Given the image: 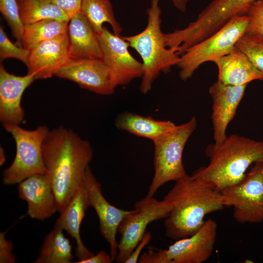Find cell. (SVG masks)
<instances>
[{
	"label": "cell",
	"instance_id": "cell-1",
	"mask_svg": "<svg viewBox=\"0 0 263 263\" xmlns=\"http://www.w3.org/2000/svg\"><path fill=\"white\" fill-rule=\"evenodd\" d=\"M42 153L45 173L60 212L83 182L93 157V149L88 140L72 130L59 126L49 131L43 143Z\"/></svg>",
	"mask_w": 263,
	"mask_h": 263
},
{
	"label": "cell",
	"instance_id": "cell-2",
	"mask_svg": "<svg viewBox=\"0 0 263 263\" xmlns=\"http://www.w3.org/2000/svg\"><path fill=\"white\" fill-rule=\"evenodd\" d=\"M175 182L164 198L173 205L164 227L167 237L177 240L195 234L204 225L207 215L227 207L220 190L192 175Z\"/></svg>",
	"mask_w": 263,
	"mask_h": 263
},
{
	"label": "cell",
	"instance_id": "cell-3",
	"mask_svg": "<svg viewBox=\"0 0 263 263\" xmlns=\"http://www.w3.org/2000/svg\"><path fill=\"white\" fill-rule=\"evenodd\" d=\"M206 152L208 165L191 175L221 190L241 181L250 166L263 160V141L232 134L219 146L208 147Z\"/></svg>",
	"mask_w": 263,
	"mask_h": 263
},
{
	"label": "cell",
	"instance_id": "cell-4",
	"mask_svg": "<svg viewBox=\"0 0 263 263\" xmlns=\"http://www.w3.org/2000/svg\"><path fill=\"white\" fill-rule=\"evenodd\" d=\"M160 0H151L147 11L148 20L141 32L123 38L140 56L143 74L140 85L142 93L147 94L161 73L167 74L177 65L180 59L177 48L167 47L165 34L161 30Z\"/></svg>",
	"mask_w": 263,
	"mask_h": 263
},
{
	"label": "cell",
	"instance_id": "cell-5",
	"mask_svg": "<svg viewBox=\"0 0 263 263\" xmlns=\"http://www.w3.org/2000/svg\"><path fill=\"white\" fill-rule=\"evenodd\" d=\"M197 126L192 116L188 121L176 125L171 132L153 142L154 175L146 196L152 197L166 183L176 181L187 174L183 163L185 145Z\"/></svg>",
	"mask_w": 263,
	"mask_h": 263
},
{
	"label": "cell",
	"instance_id": "cell-6",
	"mask_svg": "<svg viewBox=\"0 0 263 263\" xmlns=\"http://www.w3.org/2000/svg\"><path fill=\"white\" fill-rule=\"evenodd\" d=\"M248 21L247 15L234 16L215 34L188 49L177 65L180 78L188 80L204 63L214 62L231 52L245 34Z\"/></svg>",
	"mask_w": 263,
	"mask_h": 263
},
{
	"label": "cell",
	"instance_id": "cell-7",
	"mask_svg": "<svg viewBox=\"0 0 263 263\" xmlns=\"http://www.w3.org/2000/svg\"><path fill=\"white\" fill-rule=\"evenodd\" d=\"M5 130L14 139L16 146L15 158L2 174L5 185L19 184L35 174L45 173L42 145L49 132V128L41 125L33 130H28L19 125L2 124Z\"/></svg>",
	"mask_w": 263,
	"mask_h": 263
},
{
	"label": "cell",
	"instance_id": "cell-8",
	"mask_svg": "<svg viewBox=\"0 0 263 263\" xmlns=\"http://www.w3.org/2000/svg\"><path fill=\"white\" fill-rule=\"evenodd\" d=\"M217 225L212 219L205 222L195 234L176 240L167 249L149 247L139 257V263H202L211 256L215 246Z\"/></svg>",
	"mask_w": 263,
	"mask_h": 263
},
{
	"label": "cell",
	"instance_id": "cell-9",
	"mask_svg": "<svg viewBox=\"0 0 263 263\" xmlns=\"http://www.w3.org/2000/svg\"><path fill=\"white\" fill-rule=\"evenodd\" d=\"M134 208L121 221L118 228L121 238L115 260L118 263H125L146 232L148 225L166 219L173 205L164 199L160 201L153 197L146 196L136 202Z\"/></svg>",
	"mask_w": 263,
	"mask_h": 263
},
{
	"label": "cell",
	"instance_id": "cell-10",
	"mask_svg": "<svg viewBox=\"0 0 263 263\" xmlns=\"http://www.w3.org/2000/svg\"><path fill=\"white\" fill-rule=\"evenodd\" d=\"M235 220L242 224L263 221V160L256 162L238 183L220 190Z\"/></svg>",
	"mask_w": 263,
	"mask_h": 263
},
{
	"label": "cell",
	"instance_id": "cell-11",
	"mask_svg": "<svg viewBox=\"0 0 263 263\" xmlns=\"http://www.w3.org/2000/svg\"><path fill=\"white\" fill-rule=\"evenodd\" d=\"M99 39L101 59L109 68L116 88L142 77V63L131 55L129 43L121 35H115L104 26L99 34Z\"/></svg>",
	"mask_w": 263,
	"mask_h": 263
},
{
	"label": "cell",
	"instance_id": "cell-12",
	"mask_svg": "<svg viewBox=\"0 0 263 263\" xmlns=\"http://www.w3.org/2000/svg\"><path fill=\"white\" fill-rule=\"evenodd\" d=\"M55 76L101 95L112 94L116 88L109 68L100 58L71 57Z\"/></svg>",
	"mask_w": 263,
	"mask_h": 263
},
{
	"label": "cell",
	"instance_id": "cell-13",
	"mask_svg": "<svg viewBox=\"0 0 263 263\" xmlns=\"http://www.w3.org/2000/svg\"><path fill=\"white\" fill-rule=\"evenodd\" d=\"M84 181L87 189L91 207H93L99 219L100 233L110 246V254L114 261L117 253L118 243L116 233L119 225L131 210L121 209L111 204L102 192L101 185L91 169H86Z\"/></svg>",
	"mask_w": 263,
	"mask_h": 263
},
{
	"label": "cell",
	"instance_id": "cell-14",
	"mask_svg": "<svg viewBox=\"0 0 263 263\" xmlns=\"http://www.w3.org/2000/svg\"><path fill=\"white\" fill-rule=\"evenodd\" d=\"M247 85L225 84L217 80L210 87L209 93L213 102L211 115L214 140L213 146H219L227 137L226 133L227 126L235 115Z\"/></svg>",
	"mask_w": 263,
	"mask_h": 263
},
{
	"label": "cell",
	"instance_id": "cell-15",
	"mask_svg": "<svg viewBox=\"0 0 263 263\" xmlns=\"http://www.w3.org/2000/svg\"><path fill=\"white\" fill-rule=\"evenodd\" d=\"M71 57L68 33L43 42L30 51L26 66L27 74L36 79L55 75Z\"/></svg>",
	"mask_w": 263,
	"mask_h": 263
},
{
	"label": "cell",
	"instance_id": "cell-16",
	"mask_svg": "<svg viewBox=\"0 0 263 263\" xmlns=\"http://www.w3.org/2000/svg\"><path fill=\"white\" fill-rule=\"evenodd\" d=\"M19 197L27 203L28 215L44 220L57 211L51 182L46 173L32 175L18 184Z\"/></svg>",
	"mask_w": 263,
	"mask_h": 263
},
{
	"label": "cell",
	"instance_id": "cell-17",
	"mask_svg": "<svg viewBox=\"0 0 263 263\" xmlns=\"http://www.w3.org/2000/svg\"><path fill=\"white\" fill-rule=\"evenodd\" d=\"M36 80L29 74L16 75L0 65V120L2 124L19 125L24 120L21 99L26 89Z\"/></svg>",
	"mask_w": 263,
	"mask_h": 263
},
{
	"label": "cell",
	"instance_id": "cell-18",
	"mask_svg": "<svg viewBox=\"0 0 263 263\" xmlns=\"http://www.w3.org/2000/svg\"><path fill=\"white\" fill-rule=\"evenodd\" d=\"M91 207L89 193L84 181L77 187L60 212L54 227L66 231L75 241V255L79 261L89 258L94 253L84 244L80 236V226L87 209Z\"/></svg>",
	"mask_w": 263,
	"mask_h": 263
},
{
	"label": "cell",
	"instance_id": "cell-19",
	"mask_svg": "<svg viewBox=\"0 0 263 263\" xmlns=\"http://www.w3.org/2000/svg\"><path fill=\"white\" fill-rule=\"evenodd\" d=\"M68 34L72 57L102 58L99 34L81 11L70 19Z\"/></svg>",
	"mask_w": 263,
	"mask_h": 263
},
{
	"label": "cell",
	"instance_id": "cell-20",
	"mask_svg": "<svg viewBox=\"0 0 263 263\" xmlns=\"http://www.w3.org/2000/svg\"><path fill=\"white\" fill-rule=\"evenodd\" d=\"M214 63L218 69V81L222 83L243 85L255 80H263V74L236 46Z\"/></svg>",
	"mask_w": 263,
	"mask_h": 263
},
{
	"label": "cell",
	"instance_id": "cell-21",
	"mask_svg": "<svg viewBox=\"0 0 263 263\" xmlns=\"http://www.w3.org/2000/svg\"><path fill=\"white\" fill-rule=\"evenodd\" d=\"M116 128L135 136L155 141L162 137L176 126L170 120H160L151 116H143L135 113L124 112L116 118Z\"/></svg>",
	"mask_w": 263,
	"mask_h": 263
},
{
	"label": "cell",
	"instance_id": "cell-22",
	"mask_svg": "<svg viewBox=\"0 0 263 263\" xmlns=\"http://www.w3.org/2000/svg\"><path fill=\"white\" fill-rule=\"evenodd\" d=\"M72 247L63 230L54 227L45 237L35 263H70L73 259Z\"/></svg>",
	"mask_w": 263,
	"mask_h": 263
},
{
	"label": "cell",
	"instance_id": "cell-23",
	"mask_svg": "<svg viewBox=\"0 0 263 263\" xmlns=\"http://www.w3.org/2000/svg\"><path fill=\"white\" fill-rule=\"evenodd\" d=\"M69 21L45 19L24 25L23 47L30 51L43 42L67 33Z\"/></svg>",
	"mask_w": 263,
	"mask_h": 263
},
{
	"label": "cell",
	"instance_id": "cell-24",
	"mask_svg": "<svg viewBox=\"0 0 263 263\" xmlns=\"http://www.w3.org/2000/svg\"><path fill=\"white\" fill-rule=\"evenodd\" d=\"M17 1L24 26L45 19L68 21L70 20L51 0H17Z\"/></svg>",
	"mask_w": 263,
	"mask_h": 263
},
{
	"label": "cell",
	"instance_id": "cell-25",
	"mask_svg": "<svg viewBox=\"0 0 263 263\" xmlns=\"http://www.w3.org/2000/svg\"><path fill=\"white\" fill-rule=\"evenodd\" d=\"M81 12L98 34L103 30V24L106 22L110 25L113 33L120 36L122 29L115 17L110 0H82Z\"/></svg>",
	"mask_w": 263,
	"mask_h": 263
},
{
	"label": "cell",
	"instance_id": "cell-26",
	"mask_svg": "<svg viewBox=\"0 0 263 263\" xmlns=\"http://www.w3.org/2000/svg\"><path fill=\"white\" fill-rule=\"evenodd\" d=\"M0 11L8 23L13 37L16 39L15 44L23 47L22 38L24 26L20 18L17 0H0Z\"/></svg>",
	"mask_w": 263,
	"mask_h": 263
},
{
	"label": "cell",
	"instance_id": "cell-27",
	"mask_svg": "<svg viewBox=\"0 0 263 263\" xmlns=\"http://www.w3.org/2000/svg\"><path fill=\"white\" fill-rule=\"evenodd\" d=\"M236 46L263 74V39L245 34L237 42Z\"/></svg>",
	"mask_w": 263,
	"mask_h": 263
},
{
	"label": "cell",
	"instance_id": "cell-28",
	"mask_svg": "<svg viewBox=\"0 0 263 263\" xmlns=\"http://www.w3.org/2000/svg\"><path fill=\"white\" fill-rule=\"evenodd\" d=\"M30 51L13 43L8 38L2 25L0 26V58L1 60L7 58L18 59L26 64Z\"/></svg>",
	"mask_w": 263,
	"mask_h": 263
},
{
	"label": "cell",
	"instance_id": "cell-29",
	"mask_svg": "<svg viewBox=\"0 0 263 263\" xmlns=\"http://www.w3.org/2000/svg\"><path fill=\"white\" fill-rule=\"evenodd\" d=\"M247 15L249 21L245 34L263 39V0H256Z\"/></svg>",
	"mask_w": 263,
	"mask_h": 263
},
{
	"label": "cell",
	"instance_id": "cell-30",
	"mask_svg": "<svg viewBox=\"0 0 263 263\" xmlns=\"http://www.w3.org/2000/svg\"><path fill=\"white\" fill-rule=\"evenodd\" d=\"M6 231L0 233V263H15L16 257L12 252L13 244L6 239Z\"/></svg>",
	"mask_w": 263,
	"mask_h": 263
},
{
	"label": "cell",
	"instance_id": "cell-31",
	"mask_svg": "<svg viewBox=\"0 0 263 263\" xmlns=\"http://www.w3.org/2000/svg\"><path fill=\"white\" fill-rule=\"evenodd\" d=\"M82 0H51L58 8L65 13L71 19L81 11Z\"/></svg>",
	"mask_w": 263,
	"mask_h": 263
},
{
	"label": "cell",
	"instance_id": "cell-32",
	"mask_svg": "<svg viewBox=\"0 0 263 263\" xmlns=\"http://www.w3.org/2000/svg\"><path fill=\"white\" fill-rule=\"evenodd\" d=\"M152 238L150 231L145 233L140 242L136 245L132 254L126 260L125 263H136L138 262L140 254L143 249L148 244Z\"/></svg>",
	"mask_w": 263,
	"mask_h": 263
},
{
	"label": "cell",
	"instance_id": "cell-33",
	"mask_svg": "<svg viewBox=\"0 0 263 263\" xmlns=\"http://www.w3.org/2000/svg\"><path fill=\"white\" fill-rule=\"evenodd\" d=\"M256 0H225L227 6L235 12L246 15Z\"/></svg>",
	"mask_w": 263,
	"mask_h": 263
},
{
	"label": "cell",
	"instance_id": "cell-34",
	"mask_svg": "<svg viewBox=\"0 0 263 263\" xmlns=\"http://www.w3.org/2000/svg\"><path fill=\"white\" fill-rule=\"evenodd\" d=\"M113 260L111 254H108L105 251H100L96 255L85 260L79 261L77 263H111L113 262Z\"/></svg>",
	"mask_w": 263,
	"mask_h": 263
},
{
	"label": "cell",
	"instance_id": "cell-35",
	"mask_svg": "<svg viewBox=\"0 0 263 263\" xmlns=\"http://www.w3.org/2000/svg\"><path fill=\"white\" fill-rule=\"evenodd\" d=\"M174 6L181 12L187 10L188 3L189 0H171Z\"/></svg>",
	"mask_w": 263,
	"mask_h": 263
},
{
	"label": "cell",
	"instance_id": "cell-36",
	"mask_svg": "<svg viewBox=\"0 0 263 263\" xmlns=\"http://www.w3.org/2000/svg\"><path fill=\"white\" fill-rule=\"evenodd\" d=\"M6 161V155L2 147L0 148V165L2 166Z\"/></svg>",
	"mask_w": 263,
	"mask_h": 263
}]
</instances>
